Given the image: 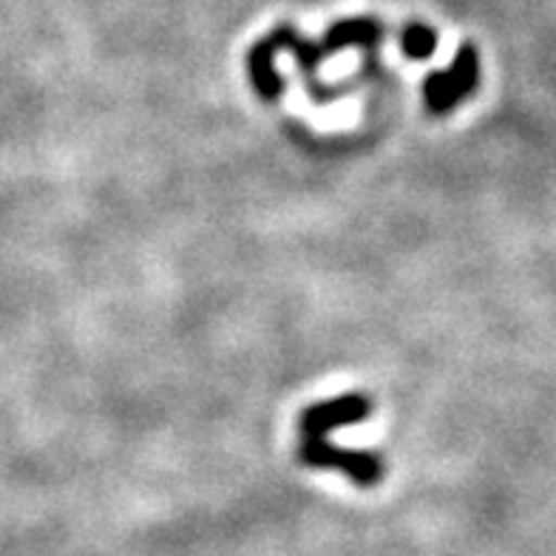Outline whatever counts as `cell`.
<instances>
[{"label": "cell", "instance_id": "obj_1", "mask_svg": "<svg viewBox=\"0 0 556 556\" xmlns=\"http://www.w3.org/2000/svg\"><path fill=\"white\" fill-rule=\"evenodd\" d=\"M480 83V54L471 43H463L454 54L452 66L432 72L424 80V103L429 114L443 117L454 111L466 97L475 94Z\"/></svg>", "mask_w": 556, "mask_h": 556}, {"label": "cell", "instance_id": "obj_2", "mask_svg": "<svg viewBox=\"0 0 556 556\" xmlns=\"http://www.w3.org/2000/svg\"><path fill=\"white\" fill-rule=\"evenodd\" d=\"M299 457L309 469L344 471L352 483L361 489H375L383 480L381 454L358 452V448L332 446L327 438H304L299 446Z\"/></svg>", "mask_w": 556, "mask_h": 556}, {"label": "cell", "instance_id": "obj_3", "mask_svg": "<svg viewBox=\"0 0 556 556\" xmlns=\"http://www.w3.org/2000/svg\"><path fill=\"white\" fill-rule=\"evenodd\" d=\"M270 46L276 52H290L299 63L301 74H304V83H307V91L313 97V103H332L338 94H344L346 88L336 86L327 88L318 83V66L327 60V52L321 49V43H313L304 35H299V29H293L290 23H281L267 35Z\"/></svg>", "mask_w": 556, "mask_h": 556}, {"label": "cell", "instance_id": "obj_4", "mask_svg": "<svg viewBox=\"0 0 556 556\" xmlns=\"http://www.w3.org/2000/svg\"><path fill=\"white\" fill-rule=\"evenodd\" d=\"M369 415H372V401L361 395V392H350V395L307 406V409L301 412L299 429L304 438H327L332 429L364 424Z\"/></svg>", "mask_w": 556, "mask_h": 556}, {"label": "cell", "instance_id": "obj_5", "mask_svg": "<svg viewBox=\"0 0 556 556\" xmlns=\"http://www.w3.org/2000/svg\"><path fill=\"white\" fill-rule=\"evenodd\" d=\"M383 23L375 17H346V21L332 23L327 35L321 40V49L327 58L336 52H344L350 46H361V49H375L381 43Z\"/></svg>", "mask_w": 556, "mask_h": 556}, {"label": "cell", "instance_id": "obj_6", "mask_svg": "<svg viewBox=\"0 0 556 556\" xmlns=\"http://www.w3.org/2000/svg\"><path fill=\"white\" fill-rule=\"evenodd\" d=\"M276 54L267 37L248 49V77L264 103H276L285 94V77L276 68Z\"/></svg>", "mask_w": 556, "mask_h": 556}, {"label": "cell", "instance_id": "obj_7", "mask_svg": "<svg viewBox=\"0 0 556 556\" xmlns=\"http://www.w3.org/2000/svg\"><path fill=\"white\" fill-rule=\"evenodd\" d=\"M401 49L409 60H429L438 49V31L426 23H409L401 31Z\"/></svg>", "mask_w": 556, "mask_h": 556}]
</instances>
